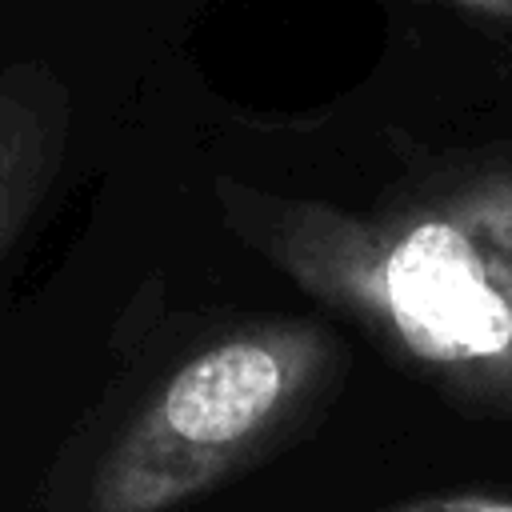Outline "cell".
Wrapping results in <instances>:
<instances>
[{"label": "cell", "instance_id": "6da1fadb", "mask_svg": "<svg viewBox=\"0 0 512 512\" xmlns=\"http://www.w3.org/2000/svg\"><path fill=\"white\" fill-rule=\"evenodd\" d=\"M384 284L400 328L428 356L480 360L512 344V308L452 224L408 232L388 260Z\"/></svg>", "mask_w": 512, "mask_h": 512}, {"label": "cell", "instance_id": "7a4b0ae2", "mask_svg": "<svg viewBox=\"0 0 512 512\" xmlns=\"http://www.w3.org/2000/svg\"><path fill=\"white\" fill-rule=\"evenodd\" d=\"M284 392V364L272 348L256 340H232L188 368L164 392V424L188 444H236L248 436L280 400Z\"/></svg>", "mask_w": 512, "mask_h": 512}, {"label": "cell", "instance_id": "3957f363", "mask_svg": "<svg viewBox=\"0 0 512 512\" xmlns=\"http://www.w3.org/2000/svg\"><path fill=\"white\" fill-rule=\"evenodd\" d=\"M396 512H512V504L504 500H484V496H456V500H424V504H408Z\"/></svg>", "mask_w": 512, "mask_h": 512}]
</instances>
